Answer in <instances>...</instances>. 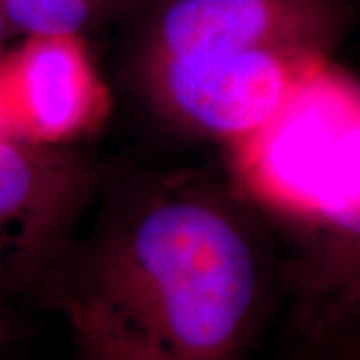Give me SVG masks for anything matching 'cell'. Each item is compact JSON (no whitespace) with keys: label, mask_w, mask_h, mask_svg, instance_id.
Returning <instances> with one entry per match:
<instances>
[{"label":"cell","mask_w":360,"mask_h":360,"mask_svg":"<svg viewBox=\"0 0 360 360\" xmlns=\"http://www.w3.org/2000/svg\"><path fill=\"white\" fill-rule=\"evenodd\" d=\"M278 272L219 194L167 182L129 205L42 288L75 295L141 333L165 360H246Z\"/></svg>","instance_id":"1"},{"label":"cell","mask_w":360,"mask_h":360,"mask_svg":"<svg viewBox=\"0 0 360 360\" xmlns=\"http://www.w3.org/2000/svg\"><path fill=\"white\" fill-rule=\"evenodd\" d=\"M350 20L348 0H167L150 26L148 60L246 49L330 58Z\"/></svg>","instance_id":"7"},{"label":"cell","mask_w":360,"mask_h":360,"mask_svg":"<svg viewBox=\"0 0 360 360\" xmlns=\"http://www.w3.org/2000/svg\"><path fill=\"white\" fill-rule=\"evenodd\" d=\"M18 300L13 295L0 290V360L13 350L25 336L26 322L18 309Z\"/></svg>","instance_id":"9"},{"label":"cell","mask_w":360,"mask_h":360,"mask_svg":"<svg viewBox=\"0 0 360 360\" xmlns=\"http://www.w3.org/2000/svg\"><path fill=\"white\" fill-rule=\"evenodd\" d=\"M342 360H360V342H356L354 347L345 352V359Z\"/></svg>","instance_id":"11"},{"label":"cell","mask_w":360,"mask_h":360,"mask_svg":"<svg viewBox=\"0 0 360 360\" xmlns=\"http://www.w3.org/2000/svg\"><path fill=\"white\" fill-rule=\"evenodd\" d=\"M98 184L96 167L66 146L0 139V290L39 296L70 255Z\"/></svg>","instance_id":"4"},{"label":"cell","mask_w":360,"mask_h":360,"mask_svg":"<svg viewBox=\"0 0 360 360\" xmlns=\"http://www.w3.org/2000/svg\"><path fill=\"white\" fill-rule=\"evenodd\" d=\"M8 30H11V28H8L6 16H4V11H2V4H0V52H2V40H4Z\"/></svg>","instance_id":"10"},{"label":"cell","mask_w":360,"mask_h":360,"mask_svg":"<svg viewBox=\"0 0 360 360\" xmlns=\"http://www.w3.org/2000/svg\"><path fill=\"white\" fill-rule=\"evenodd\" d=\"M101 2H103V4H104V2H106V0H101Z\"/></svg>","instance_id":"12"},{"label":"cell","mask_w":360,"mask_h":360,"mask_svg":"<svg viewBox=\"0 0 360 360\" xmlns=\"http://www.w3.org/2000/svg\"><path fill=\"white\" fill-rule=\"evenodd\" d=\"M322 60L274 49L186 52L148 60V82L180 127L232 144L269 122Z\"/></svg>","instance_id":"5"},{"label":"cell","mask_w":360,"mask_h":360,"mask_svg":"<svg viewBox=\"0 0 360 360\" xmlns=\"http://www.w3.org/2000/svg\"><path fill=\"white\" fill-rule=\"evenodd\" d=\"M51 304L63 312L82 360H165L141 333L94 300L60 295Z\"/></svg>","instance_id":"8"},{"label":"cell","mask_w":360,"mask_h":360,"mask_svg":"<svg viewBox=\"0 0 360 360\" xmlns=\"http://www.w3.org/2000/svg\"><path fill=\"white\" fill-rule=\"evenodd\" d=\"M110 104L84 34L25 37L0 52V139L66 146L98 129Z\"/></svg>","instance_id":"6"},{"label":"cell","mask_w":360,"mask_h":360,"mask_svg":"<svg viewBox=\"0 0 360 360\" xmlns=\"http://www.w3.org/2000/svg\"><path fill=\"white\" fill-rule=\"evenodd\" d=\"M359 130L360 77L326 58L298 80L269 122L229 144L236 186L288 229Z\"/></svg>","instance_id":"3"},{"label":"cell","mask_w":360,"mask_h":360,"mask_svg":"<svg viewBox=\"0 0 360 360\" xmlns=\"http://www.w3.org/2000/svg\"><path fill=\"white\" fill-rule=\"evenodd\" d=\"M286 231L278 290L296 348L309 360L345 354L360 342V132Z\"/></svg>","instance_id":"2"}]
</instances>
